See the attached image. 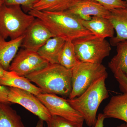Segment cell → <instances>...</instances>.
I'll return each instance as SVG.
<instances>
[{"mask_svg":"<svg viewBox=\"0 0 127 127\" xmlns=\"http://www.w3.org/2000/svg\"><path fill=\"white\" fill-rule=\"evenodd\" d=\"M80 0H39L32 9L40 11H61L68 10Z\"/></svg>","mask_w":127,"mask_h":127,"instance_id":"obj_18","label":"cell"},{"mask_svg":"<svg viewBox=\"0 0 127 127\" xmlns=\"http://www.w3.org/2000/svg\"><path fill=\"white\" fill-rule=\"evenodd\" d=\"M24 35L17 39L6 41L0 35V65L8 71L11 63L21 46Z\"/></svg>","mask_w":127,"mask_h":127,"instance_id":"obj_16","label":"cell"},{"mask_svg":"<svg viewBox=\"0 0 127 127\" xmlns=\"http://www.w3.org/2000/svg\"><path fill=\"white\" fill-rule=\"evenodd\" d=\"M6 71L0 65V77L4 75Z\"/></svg>","mask_w":127,"mask_h":127,"instance_id":"obj_29","label":"cell"},{"mask_svg":"<svg viewBox=\"0 0 127 127\" xmlns=\"http://www.w3.org/2000/svg\"><path fill=\"white\" fill-rule=\"evenodd\" d=\"M9 93V88L0 84V103L9 104L8 96Z\"/></svg>","mask_w":127,"mask_h":127,"instance_id":"obj_26","label":"cell"},{"mask_svg":"<svg viewBox=\"0 0 127 127\" xmlns=\"http://www.w3.org/2000/svg\"><path fill=\"white\" fill-rule=\"evenodd\" d=\"M103 114L106 118L120 119L127 124V95L113 96L104 107Z\"/></svg>","mask_w":127,"mask_h":127,"instance_id":"obj_15","label":"cell"},{"mask_svg":"<svg viewBox=\"0 0 127 127\" xmlns=\"http://www.w3.org/2000/svg\"><path fill=\"white\" fill-rule=\"evenodd\" d=\"M117 54L108 63L111 70L120 68L127 77V40L120 42L117 44Z\"/></svg>","mask_w":127,"mask_h":127,"instance_id":"obj_20","label":"cell"},{"mask_svg":"<svg viewBox=\"0 0 127 127\" xmlns=\"http://www.w3.org/2000/svg\"><path fill=\"white\" fill-rule=\"evenodd\" d=\"M21 6L4 4L0 9V35L5 39L13 40L23 36L35 19L25 13Z\"/></svg>","mask_w":127,"mask_h":127,"instance_id":"obj_4","label":"cell"},{"mask_svg":"<svg viewBox=\"0 0 127 127\" xmlns=\"http://www.w3.org/2000/svg\"><path fill=\"white\" fill-rule=\"evenodd\" d=\"M65 41L60 37H53L49 39L37 52L49 63L59 64V56Z\"/></svg>","mask_w":127,"mask_h":127,"instance_id":"obj_17","label":"cell"},{"mask_svg":"<svg viewBox=\"0 0 127 127\" xmlns=\"http://www.w3.org/2000/svg\"><path fill=\"white\" fill-rule=\"evenodd\" d=\"M43 93L69 97L72 90L71 69L59 64H49L44 68L26 77Z\"/></svg>","mask_w":127,"mask_h":127,"instance_id":"obj_2","label":"cell"},{"mask_svg":"<svg viewBox=\"0 0 127 127\" xmlns=\"http://www.w3.org/2000/svg\"><path fill=\"white\" fill-rule=\"evenodd\" d=\"M67 11L84 21L89 20L93 16L108 18L110 14L109 10L93 0H80Z\"/></svg>","mask_w":127,"mask_h":127,"instance_id":"obj_11","label":"cell"},{"mask_svg":"<svg viewBox=\"0 0 127 127\" xmlns=\"http://www.w3.org/2000/svg\"><path fill=\"white\" fill-rule=\"evenodd\" d=\"M44 122L43 120L39 119L35 127H44Z\"/></svg>","mask_w":127,"mask_h":127,"instance_id":"obj_28","label":"cell"},{"mask_svg":"<svg viewBox=\"0 0 127 127\" xmlns=\"http://www.w3.org/2000/svg\"><path fill=\"white\" fill-rule=\"evenodd\" d=\"M49 64L36 52L23 48L17 52L8 71L26 77L30 73L44 68Z\"/></svg>","mask_w":127,"mask_h":127,"instance_id":"obj_7","label":"cell"},{"mask_svg":"<svg viewBox=\"0 0 127 127\" xmlns=\"http://www.w3.org/2000/svg\"><path fill=\"white\" fill-rule=\"evenodd\" d=\"M108 75L96 80L83 93L73 99H67L71 106L82 116L87 125L95 126L98 109L103 101L109 97L105 81Z\"/></svg>","mask_w":127,"mask_h":127,"instance_id":"obj_3","label":"cell"},{"mask_svg":"<svg viewBox=\"0 0 127 127\" xmlns=\"http://www.w3.org/2000/svg\"><path fill=\"white\" fill-rule=\"evenodd\" d=\"M78 62L72 41H66L59 56V64L66 68L71 70Z\"/></svg>","mask_w":127,"mask_h":127,"instance_id":"obj_21","label":"cell"},{"mask_svg":"<svg viewBox=\"0 0 127 127\" xmlns=\"http://www.w3.org/2000/svg\"><path fill=\"white\" fill-rule=\"evenodd\" d=\"M55 36L40 20L36 18L24 34L21 47L37 52L49 39Z\"/></svg>","mask_w":127,"mask_h":127,"instance_id":"obj_10","label":"cell"},{"mask_svg":"<svg viewBox=\"0 0 127 127\" xmlns=\"http://www.w3.org/2000/svg\"><path fill=\"white\" fill-rule=\"evenodd\" d=\"M0 84L4 86L27 91L36 96L43 93L40 89L31 83L26 77L19 76L12 71H6L4 75L0 77Z\"/></svg>","mask_w":127,"mask_h":127,"instance_id":"obj_13","label":"cell"},{"mask_svg":"<svg viewBox=\"0 0 127 127\" xmlns=\"http://www.w3.org/2000/svg\"><path fill=\"white\" fill-rule=\"evenodd\" d=\"M117 127H127V124L126 123L123 124H121V125L118 126Z\"/></svg>","mask_w":127,"mask_h":127,"instance_id":"obj_31","label":"cell"},{"mask_svg":"<svg viewBox=\"0 0 127 127\" xmlns=\"http://www.w3.org/2000/svg\"><path fill=\"white\" fill-rule=\"evenodd\" d=\"M108 10L127 7V1L123 0H93Z\"/></svg>","mask_w":127,"mask_h":127,"instance_id":"obj_23","label":"cell"},{"mask_svg":"<svg viewBox=\"0 0 127 127\" xmlns=\"http://www.w3.org/2000/svg\"><path fill=\"white\" fill-rule=\"evenodd\" d=\"M72 43L79 62L102 64L111 50V44L108 41L94 35L75 39Z\"/></svg>","mask_w":127,"mask_h":127,"instance_id":"obj_5","label":"cell"},{"mask_svg":"<svg viewBox=\"0 0 127 127\" xmlns=\"http://www.w3.org/2000/svg\"><path fill=\"white\" fill-rule=\"evenodd\" d=\"M37 97L48 109L52 116L62 117L77 123H83L82 116L71 106L67 99L57 95L42 93Z\"/></svg>","mask_w":127,"mask_h":127,"instance_id":"obj_9","label":"cell"},{"mask_svg":"<svg viewBox=\"0 0 127 127\" xmlns=\"http://www.w3.org/2000/svg\"><path fill=\"white\" fill-rule=\"evenodd\" d=\"M103 113H100L97 116V121L95 126L94 127H104V121L105 119Z\"/></svg>","mask_w":127,"mask_h":127,"instance_id":"obj_27","label":"cell"},{"mask_svg":"<svg viewBox=\"0 0 127 127\" xmlns=\"http://www.w3.org/2000/svg\"><path fill=\"white\" fill-rule=\"evenodd\" d=\"M81 21L84 27L95 36L103 39L114 37L115 30L108 18L93 16L89 20Z\"/></svg>","mask_w":127,"mask_h":127,"instance_id":"obj_14","label":"cell"},{"mask_svg":"<svg viewBox=\"0 0 127 127\" xmlns=\"http://www.w3.org/2000/svg\"><path fill=\"white\" fill-rule=\"evenodd\" d=\"M28 14L40 20L55 36L65 41L94 35L83 26L81 18L67 10L40 11L32 9Z\"/></svg>","mask_w":127,"mask_h":127,"instance_id":"obj_1","label":"cell"},{"mask_svg":"<svg viewBox=\"0 0 127 127\" xmlns=\"http://www.w3.org/2000/svg\"><path fill=\"white\" fill-rule=\"evenodd\" d=\"M8 101L9 103H16L22 106L46 122L52 116L45 106L36 96L27 91L9 87Z\"/></svg>","mask_w":127,"mask_h":127,"instance_id":"obj_8","label":"cell"},{"mask_svg":"<svg viewBox=\"0 0 127 127\" xmlns=\"http://www.w3.org/2000/svg\"><path fill=\"white\" fill-rule=\"evenodd\" d=\"M108 19L113 25L116 35L111 38V45L116 46L122 41L127 40V7L109 10Z\"/></svg>","mask_w":127,"mask_h":127,"instance_id":"obj_12","label":"cell"},{"mask_svg":"<svg viewBox=\"0 0 127 127\" xmlns=\"http://www.w3.org/2000/svg\"><path fill=\"white\" fill-rule=\"evenodd\" d=\"M126 1H127V0H126Z\"/></svg>","mask_w":127,"mask_h":127,"instance_id":"obj_32","label":"cell"},{"mask_svg":"<svg viewBox=\"0 0 127 127\" xmlns=\"http://www.w3.org/2000/svg\"><path fill=\"white\" fill-rule=\"evenodd\" d=\"M0 127H26L20 116L8 104L0 103Z\"/></svg>","mask_w":127,"mask_h":127,"instance_id":"obj_19","label":"cell"},{"mask_svg":"<svg viewBox=\"0 0 127 127\" xmlns=\"http://www.w3.org/2000/svg\"><path fill=\"white\" fill-rule=\"evenodd\" d=\"M46 123V127H83V123L75 122L56 116H52Z\"/></svg>","mask_w":127,"mask_h":127,"instance_id":"obj_22","label":"cell"},{"mask_svg":"<svg viewBox=\"0 0 127 127\" xmlns=\"http://www.w3.org/2000/svg\"><path fill=\"white\" fill-rule=\"evenodd\" d=\"M39 0H4V4L7 5H20L28 10L33 8V6Z\"/></svg>","mask_w":127,"mask_h":127,"instance_id":"obj_25","label":"cell"},{"mask_svg":"<svg viewBox=\"0 0 127 127\" xmlns=\"http://www.w3.org/2000/svg\"><path fill=\"white\" fill-rule=\"evenodd\" d=\"M72 90L69 96L72 99L83 93L96 80L108 75L102 64L78 62L71 69Z\"/></svg>","mask_w":127,"mask_h":127,"instance_id":"obj_6","label":"cell"},{"mask_svg":"<svg viewBox=\"0 0 127 127\" xmlns=\"http://www.w3.org/2000/svg\"><path fill=\"white\" fill-rule=\"evenodd\" d=\"M4 4V0H0V9L1 6Z\"/></svg>","mask_w":127,"mask_h":127,"instance_id":"obj_30","label":"cell"},{"mask_svg":"<svg viewBox=\"0 0 127 127\" xmlns=\"http://www.w3.org/2000/svg\"><path fill=\"white\" fill-rule=\"evenodd\" d=\"M114 76L119 84L120 91L127 95V77L120 68H117L112 70Z\"/></svg>","mask_w":127,"mask_h":127,"instance_id":"obj_24","label":"cell"}]
</instances>
